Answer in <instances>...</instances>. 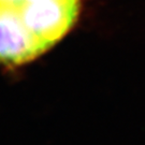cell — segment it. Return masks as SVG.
Listing matches in <instances>:
<instances>
[{
  "instance_id": "1",
  "label": "cell",
  "mask_w": 145,
  "mask_h": 145,
  "mask_svg": "<svg viewBox=\"0 0 145 145\" xmlns=\"http://www.w3.org/2000/svg\"><path fill=\"white\" fill-rule=\"evenodd\" d=\"M81 0H0V66L20 67L61 41Z\"/></svg>"
}]
</instances>
